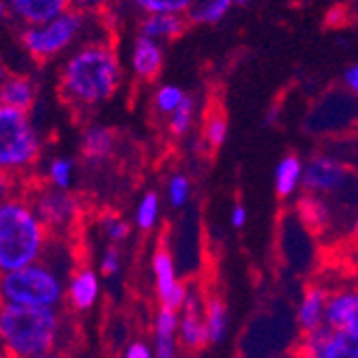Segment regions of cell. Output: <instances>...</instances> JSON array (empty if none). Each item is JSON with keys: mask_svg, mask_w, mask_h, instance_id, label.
I'll return each instance as SVG.
<instances>
[{"mask_svg": "<svg viewBox=\"0 0 358 358\" xmlns=\"http://www.w3.org/2000/svg\"><path fill=\"white\" fill-rule=\"evenodd\" d=\"M122 84V64L114 45L103 37L80 43L58 67L60 99L78 112L108 103Z\"/></svg>", "mask_w": 358, "mask_h": 358, "instance_id": "obj_1", "label": "cell"}, {"mask_svg": "<svg viewBox=\"0 0 358 358\" xmlns=\"http://www.w3.org/2000/svg\"><path fill=\"white\" fill-rule=\"evenodd\" d=\"M64 236H54L50 249L37 262L0 275V305L17 307H62L67 301V279L73 271L64 257Z\"/></svg>", "mask_w": 358, "mask_h": 358, "instance_id": "obj_2", "label": "cell"}, {"mask_svg": "<svg viewBox=\"0 0 358 358\" xmlns=\"http://www.w3.org/2000/svg\"><path fill=\"white\" fill-rule=\"evenodd\" d=\"M50 243L52 232L28 198L13 195L0 202V275L37 262L50 249Z\"/></svg>", "mask_w": 358, "mask_h": 358, "instance_id": "obj_3", "label": "cell"}, {"mask_svg": "<svg viewBox=\"0 0 358 358\" xmlns=\"http://www.w3.org/2000/svg\"><path fill=\"white\" fill-rule=\"evenodd\" d=\"M5 358H32L58 350L64 337V315L60 307H17L3 305Z\"/></svg>", "mask_w": 358, "mask_h": 358, "instance_id": "obj_4", "label": "cell"}, {"mask_svg": "<svg viewBox=\"0 0 358 358\" xmlns=\"http://www.w3.org/2000/svg\"><path fill=\"white\" fill-rule=\"evenodd\" d=\"M96 15L71 7L48 22L20 26V45L37 62H52L64 58L80 43L92 39Z\"/></svg>", "mask_w": 358, "mask_h": 358, "instance_id": "obj_5", "label": "cell"}, {"mask_svg": "<svg viewBox=\"0 0 358 358\" xmlns=\"http://www.w3.org/2000/svg\"><path fill=\"white\" fill-rule=\"evenodd\" d=\"M43 155V138L30 112L0 103V172L28 176Z\"/></svg>", "mask_w": 358, "mask_h": 358, "instance_id": "obj_6", "label": "cell"}, {"mask_svg": "<svg viewBox=\"0 0 358 358\" xmlns=\"http://www.w3.org/2000/svg\"><path fill=\"white\" fill-rule=\"evenodd\" d=\"M30 204L52 236H67L80 221V200L71 191L43 185L30 193Z\"/></svg>", "mask_w": 358, "mask_h": 358, "instance_id": "obj_7", "label": "cell"}, {"mask_svg": "<svg viewBox=\"0 0 358 358\" xmlns=\"http://www.w3.org/2000/svg\"><path fill=\"white\" fill-rule=\"evenodd\" d=\"M294 352L299 358H358V335L324 327L303 335Z\"/></svg>", "mask_w": 358, "mask_h": 358, "instance_id": "obj_8", "label": "cell"}, {"mask_svg": "<svg viewBox=\"0 0 358 358\" xmlns=\"http://www.w3.org/2000/svg\"><path fill=\"white\" fill-rule=\"evenodd\" d=\"M150 271H152V279H155V294H157L159 305L180 311V307L185 305V301L189 296V285L180 281L174 255L170 253V249L159 247L152 253Z\"/></svg>", "mask_w": 358, "mask_h": 358, "instance_id": "obj_9", "label": "cell"}, {"mask_svg": "<svg viewBox=\"0 0 358 358\" xmlns=\"http://www.w3.org/2000/svg\"><path fill=\"white\" fill-rule=\"evenodd\" d=\"M350 185L348 168L329 155H317L305 166V191L313 195H341Z\"/></svg>", "mask_w": 358, "mask_h": 358, "instance_id": "obj_10", "label": "cell"}, {"mask_svg": "<svg viewBox=\"0 0 358 358\" xmlns=\"http://www.w3.org/2000/svg\"><path fill=\"white\" fill-rule=\"evenodd\" d=\"M204 301H206L204 292L189 285V296L178 311V339L182 350L189 354H195L210 345L206 322H204Z\"/></svg>", "mask_w": 358, "mask_h": 358, "instance_id": "obj_11", "label": "cell"}, {"mask_svg": "<svg viewBox=\"0 0 358 358\" xmlns=\"http://www.w3.org/2000/svg\"><path fill=\"white\" fill-rule=\"evenodd\" d=\"M327 327L358 335V281L331 285Z\"/></svg>", "mask_w": 358, "mask_h": 358, "instance_id": "obj_12", "label": "cell"}, {"mask_svg": "<svg viewBox=\"0 0 358 358\" xmlns=\"http://www.w3.org/2000/svg\"><path fill=\"white\" fill-rule=\"evenodd\" d=\"M331 285L324 281L307 283L296 303V324L303 335L315 333L327 327V307H329Z\"/></svg>", "mask_w": 358, "mask_h": 358, "instance_id": "obj_13", "label": "cell"}, {"mask_svg": "<svg viewBox=\"0 0 358 358\" xmlns=\"http://www.w3.org/2000/svg\"><path fill=\"white\" fill-rule=\"evenodd\" d=\"M101 273L92 266H76L67 279V303L73 311L86 313L96 307L101 299Z\"/></svg>", "mask_w": 358, "mask_h": 358, "instance_id": "obj_14", "label": "cell"}, {"mask_svg": "<svg viewBox=\"0 0 358 358\" xmlns=\"http://www.w3.org/2000/svg\"><path fill=\"white\" fill-rule=\"evenodd\" d=\"M155 358H182V345L178 339V311L161 307L152 315V339Z\"/></svg>", "mask_w": 358, "mask_h": 358, "instance_id": "obj_15", "label": "cell"}, {"mask_svg": "<svg viewBox=\"0 0 358 358\" xmlns=\"http://www.w3.org/2000/svg\"><path fill=\"white\" fill-rule=\"evenodd\" d=\"M164 67V43L138 35L129 52V69L138 80H155Z\"/></svg>", "mask_w": 358, "mask_h": 358, "instance_id": "obj_16", "label": "cell"}, {"mask_svg": "<svg viewBox=\"0 0 358 358\" xmlns=\"http://www.w3.org/2000/svg\"><path fill=\"white\" fill-rule=\"evenodd\" d=\"M11 20L20 26L48 22L73 7V0H7Z\"/></svg>", "mask_w": 358, "mask_h": 358, "instance_id": "obj_17", "label": "cell"}, {"mask_svg": "<svg viewBox=\"0 0 358 358\" xmlns=\"http://www.w3.org/2000/svg\"><path fill=\"white\" fill-rule=\"evenodd\" d=\"M37 99H39V84L24 73H15V76L9 73L3 88H0V103L24 112H32V108L37 106Z\"/></svg>", "mask_w": 358, "mask_h": 358, "instance_id": "obj_18", "label": "cell"}, {"mask_svg": "<svg viewBox=\"0 0 358 358\" xmlns=\"http://www.w3.org/2000/svg\"><path fill=\"white\" fill-rule=\"evenodd\" d=\"M114 148H116V136L108 127L92 124L84 129V134L80 138V152L88 164L94 166L103 164V161H108L114 155Z\"/></svg>", "mask_w": 358, "mask_h": 358, "instance_id": "obj_19", "label": "cell"}, {"mask_svg": "<svg viewBox=\"0 0 358 358\" xmlns=\"http://www.w3.org/2000/svg\"><path fill=\"white\" fill-rule=\"evenodd\" d=\"M185 17L182 15H174V13H152V15H144L140 20L138 26V35L150 37L159 43L166 41H174L185 32Z\"/></svg>", "mask_w": 358, "mask_h": 358, "instance_id": "obj_20", "label": "cell"}, {"mask_svg": "<svg viewBox=\"0 0 358 358\" xmlns=\"http://www.w3.org/2000/svg\"><path fill=\"white\" fill-rule=\"evenodd\" d=\"M305 185V164L296 155H285L275 168V193L281 200H289Z\"/></svg>", "mask_w": 358, "mask_h": 358, "instance_id": "obj_21", "label": "cell"}, {"mask_svg": "<svg viewBox=\"0 0 358 358\" xmlns=\"http://www.w3.org/2000/svg\"><path fill=\"white\" fill-rule=\"evenodd\" d=\"M204 322L210 345H217L227 337V331H230V311H227V305L219 294H206Z\"/></svg>", "mask_w": 358, "mask_h": 358, "instance_id": "obj_22", "label": "cell"}, {"mask_svg": "<svg viewBox=\"0 0 358 358\" xmlns=\"http://www.w3.org/2000/svg\"><path fill=\"white\" fill-rule=\"evenodd\" d=\"M76 161L71 157L64 155H54L45 161L43 166V180L45 185L54 187V189H64L71 191L73 182H76Z\"/></svg>", "mask_w": 358, "mask_h": 358, "instance_id": "obj_23", "label": "cell"}, {"mask_svg": "<svg viewBox=\"0 0 358 358\" xmlns=\"http://www.w3.org/2000/svg\"><path fill=\"white\" fill-rule=\"evenodd\" d=\"M299 217L309 230L322 232L331 225V208L324 202L322 195L307 193L299 200Z\"/></svg>", "mask_w": 358, "mask_h": 358, "instance_id": "obj_24", "label": "cell"}, {"mask_svg": "<svg viewBox=\"0 0 358 358\" xmlns=\"http://www.w3.org/2000/svg\"><path fill=\"white\" fill-rule=\"evenodd\" d=\"M234 5H238V0H195L189 20L195 24H219Z\"/></svg>", "mask_w": 358, "mask_h": 358, "instance_id": "obj_25", "label": "cell"}, {"mask_svg": "<svg viewBox=\"0 0 358 358\" xmlns=\"http://www.w3.org/2000/svg\"><path fill=\"white\" fill-rule=\"evenodd\" d=\"M161 219V195L157 191H146L136 204L134 223L140 232H152Z\"/></svg>", "mask_w": 358, "mask_h": 358, "instance_id": "obj_26", "label": "cell"}, {"mask_svg": "<svg viewBox=\"0 0 358 358\" xmlns=\"http://www.w3.org/2000/svg\"><path fill=\"white\" fill-rule=\"evenodd\" d=\"M134 9H138L142 15H152V13H174V15H185L191 11L195 0H127Z\"/></svg>", "mask_w": 358, "mask_h": 358, "instance_id": "obj_27", "label": "cell"}, {"mask_svg": "<svg viewBox=\"0 0 358 358\" xmlns=\"http://www.w3.org/2000/svg\"><path fill=\"white\" fill-rule=\"evenodd\" d=\"M96 227H99V234L108 241V245H122L131 236V223L118 215H103Z\"/></svg>", "mask_w": 358, "mask_h": 358, "instance_id": "obj_28", "label": "cell"}, {"mask_svg": "<svg viewBox=\"0 0 358 358\" xmlns=\"http://www.w3.org/2000/svg\"><path fill=\"white\" fill-rule=\"evenodd\" d=\"M185 96H187V92L180 86H176V84H164V86L157 88L152 106H155V110L161 116H170L182 103Z\"/></svg>", "mask_w": 358, "mask_h": 358, "instance_id": "obj_29", "label": "cell"}, {"mask_svg": "<svg viewBox=\"0 0 358 358\" xmlns=\"http://www.w3.org/2000/svg\"><path fill=\"white\" fill-rule=\"evenodd\" d=\"M168 124H170V131L174 136H185L189 134V129L193 127V120H195V99L191 94H187L182 103L168 116Z\"/></svg>", "mask_w": 358, "mask_h": 358, "instance_id": "obj_30", "label": "cell"}, {"mask_svg": "<svg viewBox=\"0 0 358 358\" xmlns=\"http://www.w3.org/2000/svg\"><path fill=\"white\" fill-rule=\"evenodd\" d=\"M166 198H168L172 208H176V210L185 208L189 204V200H191V180H189V176H185V174L170 176V180L166 185Z\"/></svg>", "mask_w": 358, "mask_h": 358, "instance_id": "obj_31", "label": "cell"}, {"mask_svg": "<svg viewBox=\"0 0 358 358\" xmlns=\"http://www.w3.org/2000/svg\"><path fill=\"white\" fill-rule=\"evenodd\" d=\"M96 271L101 273L103 279H116L120 275V271H122V251H120V245H108L101 251Z\"/></svg>", "mask_w": 358, "mask_h": 358, "instance_id": "obj_32", "label": "cell"}, {"mask_svg": "<svg viewBox=\"0 0 358 358\" xmlns=\"http://www.w3.org/2000/svg\"><path fill=\"white\" fill-rule=\"evenodd\" d=\"M227 140V120L221 114H213L204 122V142L210 148H221Z\"/></svg>", "mask_w": 358, "mask_h": 358, "instance_id": "obj_33", "label": "cell"}, {"mask_svg": "<svg viewBox=\"0 0 358 358\" xmlns=\"http://www.w3.org/2000/svg\"><path fill=\"white\" fill-rule=\"evenodd\" d=\"M122 358H155V352H152L150 341L136 339V341L127 343V348L122 352Z\"/></svg>", "mask_w": 358, "mask_h": 358, "instance_id": "obj_34", "label": "cell"}, {"mask_svg": "<svg viewBox=\"0 0 358 358\" xmlns=\"http://www.w3.org/2000/svg\"><path fill=\"white\" fill-rule=\"evenodd\" d=\"M15 185H17V178L7 174V172H0V202L7 200V198H13L15 195Z\"/></svg>", "mask_w": 358, "mask_h": 358, "instance_id": "obj_35", "label": "cell"}, {"mask_svg": "<svg viewBox=\"0 0 358 358\" xmlns=\"http://www.w3.org/2000/svg\"><path fill=\"white\" fill-rule=\"evenodd\" d=\"M247 223H249V210L243 204H236L230 213V225L234 230H243Z\"/></svg>", "mask_w": 358, "mask_h": 358, "instance_id": "obj_36", "label": "cell"}, {"mask_svg": "<svg viewBox=\"0 0 358 358\" xmlns=\"http://www.w3.org/2000/svg\"><path fill=\"white\" fill-rule=\"evenodd\" d=\"M110 0H73V7L78 9H84L88 13H96V11H101L103 7H108Z\"/></svg>", "mask_w": 358, "mask_h": 358, "instance_id": "obj_37", "label": "cell"}, {"mask_svg": "<svg viewBox=\"0 0 358 358\" xmlns=\"http://www.w3.org/2000/svg\"><path fill=\"white\" fill-rule=\"evenodd\" d=\"M343 84H345V88H348L350 92L358 94V62L345 69V73H343Z\"/></svg>", "mask_w": 358, "mask_h": 358, "instance_id": "obj_38", "label": "cell"}, {"mask_svg": "<svg viewBox=\"0 0 358 358\" xmlns=\"http://www.w3.org/2000/svg\"><path fill=\"white\" fill-rule=\"evenodd\" d=\"M11 17V11H9V3L7 0H0V26H3L7 20Z\"/></svg>", "mask_w": 358, "mask_h": 358, "instance_id": "obj_39", "label": "cell"}, {"mask_svg": "<svg viewBox=\"0 0 358 358\" xmlns=\"http://www.w3.org/2000/svg\"><path fill=\"white\" fill-rule=\"evenodd\" d=\"M350 241H352V245H354V251H356V255H358V219H356V221H354V225H352Z\"/></svg>", "mask_w": 358, "mask_h": 358, "instance_id": "obj_40", "label": "cell"}, {"mask_svg": "<svg viewBox=\"0 0 358 358\" xmlns=\"http://www.w3.org/2000/svg\"><path fill=\"white\" fill-rule=\"evenodd\" d=\"M32 358H64L58 350H52V352H43V354H37V356H32Z\"/></svg>", "mask_w": 358, "mask_h": 358, "instance_id": "obj_41", "label": "cell"}, {"mask_svg": "<svg viewBox=\"0 0 358 358\" xmlns=\"http://www.w3.org/2000/svg\"><path fill=\"white\" fill-rule=\"evenodd\" d=\"M0 311H3V305H0ZM0 358H5V345H3V322H0Z\"/></svg>", "mask_w": 358, "mask_h": 358, "instance_id": "obj_42", "label": "cell"}, {"mask_svg": "<svg viewBox=\"0 0 358 358\" xmlns=\"http://www.w3.org/2000/svg\"><path fill=\"white\" fill-rule=\"evenodd\" d=\"M7 69H5V64L3 62H0V88H3V84H5V80H7Z\"/></svg>", "mask_w": 358, "mask_h": 358, "instance_id": "obj_43", "label": "cell"}, {"mask_svg": "<svg viewBox=\"0 0 358 358\" xmlns=\"http://www.w3.org/2000/svg\"><path fill=\"white\" fill-rule=\"evenodd\" d=\"M281 358H299V354L294 352V354H289V356H281Z\"/></svg>", "mask_w": 358, "mask_h": 358, "instance_id": "obj_44", "label": "cell"}, {"mask_svg": "<svg viewBox=\"0 0 358 358\" xmlns=\"http://www.w3.org/2000/svg\"><path fill=\"white\" fill-rule=\"evenodd\" d=\"M245 3H249V0H238V5H245Z\"/></svg>", "mask_w": 358, "mask_h": 358, "instance_id": "obj_45", "label": "cell"}]
</instances>
